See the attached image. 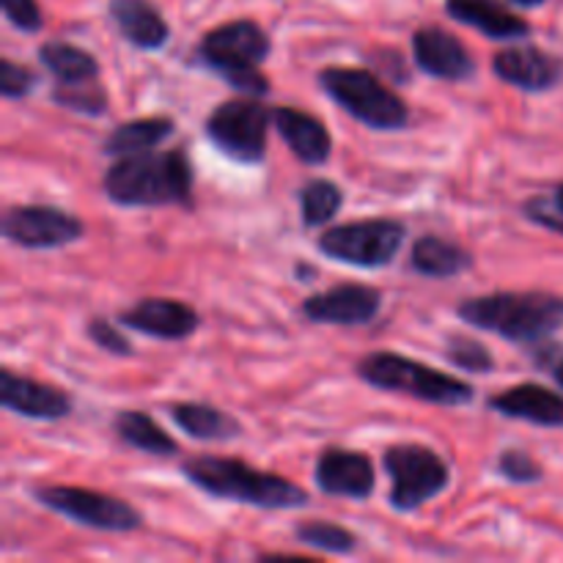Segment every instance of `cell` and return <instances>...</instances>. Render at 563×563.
Wrapping results in <instances>:
<instances>
[{
	"mask_svg": "<svg viewBox=\"0 0 563 563\" xmlns=\"http://www.w3.org/2000/svg\"><path fill=\"white\" fill-rule=\"evenodd\" d=\"M405 236L407 225L401 220L366 218L330 225L324 234H319L317 247L333 262L361 269H377L388 267L399 256Z\"/></svg>",
	"mask_w": 563,
	"mask_h": 563,
	"instance_id": "ba28073f",
	"label": "cell"
},
{
	"mask_svg": "<svg viewBox=\"0 0 563 563\" xmlns=\"http://www.w3.org/2000/svg\"><path fill=\"white\" fill-rule=\"evenodd\" d=\"M38 77L27 66L14 64L11 58L0 60V93L3 99H22L36 88Z\"/></svg>",
	"mask_w": 563,
	"mask_h": 563,
	"instance_id": "836d02e7",
	"label": "cell"
},
{
	"mask_svg": "<svg viewBox=\"0 0 563 563\" xmlns=\"http://www.w3.org/2000/svg\"><path fill=\"white\" fill-rule=\"evenodd\" d=\"M445 361L451 366L462 368V372L473 374H489L495 368V357L482 341L476 339H462V335H451L445 344Z\"/></svg>",
	"mask_w": 563,
	"mask_h": 563,
	"instance_id": "f546056e",
	"label": "cell"
},
{
	"mask_svg": "<svg viewBox=\"0 0 563 563\" xmlns=\"http://www.w3.org/2000/svg\"><path fill=\"white\" fill-rule=\"evenodd\" d=\"M0 234L5 242L25 251H55L86 236V223L77 214L58 207H9L0 218Z\"/></svg>",
	"mask_w": 563,
	"mask_h": 563,
	"instance_id": "8fae6325",
	"label": "cell"
},
{
	"mask_svg": "<svg viewBox=\"0 0 563 563\" xmlns=\"http://www.w3.org/2000/svg\"><path fill=\"white\" fill-rule=\"evenodd\" d=\"M344 207V192L330 179H311L300 190V212L306 229H322Z\"/></svg>",
	"mask_w": 563,
	"mask_h": 563,
	"instance_id": "4316f807",
	"label": "cell"
},
{
	"mask_svg": "<svg viewBox=\"0 0 563 563\" xmlns=\"http://www.w3.org/2000/svg\"><path fill=\"white\" fill-rule=\"evenodd\" d=\"M410 264L427 278H454V275L473 267V256L456 242L443 240L438 234H427L412 245Z\"/></svg>",
	"mask_w": 563,
	"mask_h": 563,
	"instance_id": "cb8c5ba5",
	"label": "cell"
},
{
	"mask_svg": "<svg viewBox=\"0 0 563 563\" xmlns=\"http://www.w3.org/2000/svg\"><path fill=\"white\" fill-rule=\"evenodd\" d=\"M383 308V291L366 284H339L302 300V317L317 324H368Z\"/></svg>",
	"mask_w": 563,
	"mask_h": 563,
	"instance_id": "5bb4252c",
	"label": "cell"
},
{
	"mask_svg": "<svg viewBox=\"0 0 563 563\" xmlns=\"http://www.w3.org/2000/svg\"><path fill=\"white\" fill-rule=\"evenodd\" d=\"M445 11L451 20L476 27L495 42H515L531 33V25L500 0H445Z\"/></svg>",
	"mask_w": 563,
	"mask_h": 563,
	"instance_id": "ffe728a7",
	"label": "cell"
},
{
	"mask_svg": "<svg viewBox=\"0 0 563 563\" xmlns=\"http://www.w3.org/2000/svg\"><path fill=\"white\" fill-rule=\"evenodd\" d=\"M108 14L124 42L137 49H159L168 44L170 25L152 0H110Z\"/></svg>",
	"mask_w": 563,
	"mask_h": 563,
	"instance_id": "44dd1931",
	"label": "cell"
},
{
	"mask_svg": "<svg viewBox=\"0 0 563 563\" xmlns=\"http://www.w3.org/2000/svg\"><path fill=\"white\" fill-rule=\"evenodd\" d=\"M53 102L82 115H102L108 110V91L97 77L80 82H58L53 88Z\"/></svg>",
	"mask_w": 563,
	"mask_h": 563,
	"instance_id": "f1b7e54d",
	"label": "cell"
},
{
	"mask_svg": "<svg viewBox=\"0 0 563 563\" xmlns=\"http://www.w3.org/2000/svg\"><path fill=\"white\" fill-rule=\"evenodd\" d=\"M168 416L187 438L203 440V443H218V440L225 443V440H236L242 434V423L234 416L212 405H201V401L170 405Z\"/></svg>",
	"mask_w": 563,
	"mask_h": 563,
	"instance_id": "7402d4cb",
	"label": "cell"
},
{
	"mask_svg": "<svg viewBox=\"0 0 563 563\" xmlns=\"http://www.w3.org/2000/svg\"><path fill=\"white\" fill-rule=\"evenodd\" d=\"M273 124L300 163L324 165L333 154V137L317 115L297 108H275Z\"/></svg>",
	"mask_w": 563,
	"mask_h": 563,
	"instance_id": "d6986e66",
	"label": "cell"
},
{
	"mask_svg": "<svg viewBox=\"0 0 563 563\" xmlns=\"http://www.w3.org/2000/svg\"><path fill=\"white\" fill-rule=\"evenodd\" d=\"M102 190L115 207L192 209V165L185 148L119 157L102 176Z\"/></svg>",
	"mask_w": 563,
	"mask_h": 563,
	"instance_id": "6da1fadb",
	"label": "cell"
},
{
	"mask_svg": "<svg viewBox=\"0 0 563 563\" xmlns=\"http://www.w3.org/2000/svg\"><path fill=\"white\" fill-rule=\"evenodd\" d=\"M357 377L377 390L405 394L438 407H462L476 399L473 385L462 383L454 374L438 372V368H429L427 363L399 355V352L366 355L357 363Z\"/></svg>",
	"mask_w": 563,
	"mask_h": 563,
	"instance_id": "5b68a950",
	"label": "cell"
},
{
	"mask_svg": "<svg viewBox=\"0 0 563 563\" xmlns=\"http://www.w3.org/2000/svg\"><path fill=\"white\" fill-rule=\"evenodd\" d=\"M273 124V110L264 108L258 97H236L218 104L209 113L207 137L218 152L242 165H258L267 157V130Z\"/></svg>",
	"mask_w": 563,
	"mask_h": 563,
	"instance_id": "9c48e42d",
	"label": "cell"
},
{
	"mask_svg": "<svg viewBox=\"0 0 563 563\" xmlns=\"http://www.w3.org/2000/svg\"><path fill=\"white\" fill-rule=\"evenodd\" d=\"M542 350H544L542 355H537L539 368H548V372L553 374L555 383H559L563 388V352L559 350V346L550 344V341H542Z\"/></svg>",
	"mask_w": 563,
	"mask_h": 563,
	"instance_id": "d590c367",
	"label": "cell"
},
{
	"mask_svg": "<svg viewBox=\"0 0 563 563\" xmlns=\"http://www.w3.org/2000/svg\"><path fill=\"white\" fill-rule=\"evenodd\" d=\"M33 498L44 509L55 511V515L66 517L77 526L93 528V531L130 533L143 526V515L135 506L115 498V495L97 493V489L55 484V487H36Z\"/></svg>",
	"mask_w": 563,
	"mask_h": 563,
	"instance_id": "30bf717a",
	"label": "cell"
},
{
	"mask_svg": "<svg viewBox=\"0 0 563 563\" xmlns=\"http://www.w3.org/2000/svg\"><path fill=\"white\" fill-rule=\"evenodd\" d=\"M119 322L148 339L187 341L198 330L201 319H198L196 308H190L187 302L168 300V297H146L121 311Z\"/></svg>",
	"mask_w": 563,
	"mask_h": 563,
	"instance_id": "2e32d148",
	"label": "cell"
},
{
	"mask_svg": "<svg viewBox=\"0 0 563 563\" xmlns=\"http://www.w3.org/2000/svg\"><path fill=\"white\" fill-rule=\"evenodd\" d=\"M313 482L328 498L366 500L377 487L374 462L363 451L324 449L313 467Z\"/></svg>",
	"mask_w": 563,
	"mask_h": 563,
	"instance_id": "4fadbf2b",
	"label": "cell"
},
{
	"mask_svg": "<svg viewBox=\"0 0 563 563\" xmlns=\"http://www.w3.org/2000/svg\"><path fill=\"white\" fill-rule=\"evenodd\" d=\"M297 542L306 544V548L322 550V553L333 555H346L357 548V537L352 531H346L344 526H335L328 520H306L300 526H295Z\"/></svg>",
	"mask_w": 563,
	"mask_h": 563,
	"instance_id": "83f0119b",
	"label": "cell"
},
{
	"mask_svg": "<svg viewBox=\"0 0 563 563\" xmlns=\"http://www.w3.org/2000/svg\"><path fill=\"white\" fill-rule=\"evenodd\" d=\"M273 53L267 31L256 20H231L212 27L198 44V60L245 97H267L269 80L258 66Z\"/></svg>",
	"mask_w": 563,
	"mask_h": 563,
	"instance_id": "277c9868",
	"label": "cell"
},
{
	"mask_svg": "<svg viewBox=\"0 0 563 563\" xmlns=\"http://www.w3.org/2000/svg\"><path fill=\"white\" fill-rule=\"evenodd\" d=\"M511 3H517V5H526V9H537V5H542L544 0H511Z\"/></svg>",
	"mask_w": 563,
	"mask_h": 563,
	"instance_id": "8d00e7d4",
	"label": "cell"
},
{
	"mask_svg": "<svg viewBox=\"0 0 563 563\" xmlns=\"http://www.w3.org/2000/svg\"><path fill=\"white\" fill-rule=\"evenodd\" d=\"M456 317L511 344L537 346L563 328V297L553 291H495L460 302Z\"/></svg>",
	"mask_w": 563,
	"mask_h": 563,
	"instance_id": "7a4b0ae2",
	"label": "cell"
},
{
	"mask_svg": "<svg viewBox=\"0 0 563 563\" xmlns=\"http://www.w3.org/2000/svg\"><path fill=\"white\" fill-rule=\"evenodd\" d=\"M412 60L429 77L445 82H465L476 75V58L451 31L438 25L412 33Z\"/></svg>",
	"mask_w": 563,
	"mask_h": 563,
	"instance_id": "7c38bea8",
	"label": "cell"
},
{
	"mask_svg": "<svg viewBox=\"0 0 563 563\" xmlns=\"http://www.w3.org/2000/svg\"><path fill=\"white\" fill-rule=\"evenodd\" d=\"M493 71L498 80L528 93H542L563 80V58L533 44L500 49L493 58Z\"/></svg>",
	"mask_w": 563,
	"mask_h": 563,
	"instance_id": "9a60e30c",
	"label": "cell"
},
{
	"mask_svg": "<svg viewBox=\"0 0 563 563\" xmlns=\"http://www.w3.org/2000/svg\"><path fill=\"white\" fill-rule=\"evenodd\" d=\"M487 405L489 410H495L498 416L528 421L533 423V427L563 429V396L544 388V385H515V388L504 390V394L489 396Z\"/></svg>",
	"mask_w": 563,
	"mask_h": 563,
	"instance_id": "ac0fdd59",
	"label": "cell"
},
{
	"mask_svg": "<svg viewBox=\"0 0 563 563\" xmlns=\"http://www.w3.org/2000/svg\"><path fill=\"white\" fill-rule=\"evenodd\" d=\"M0 5H3L5 20H9L16 31L38 33L44 27V16L36 0H0Z\"/></svg>",
	"mask_w": 563,
	"mask_h": 563,
	"instance_id": "e575fe53",
	"label": "cell"
},
{
	"mask_svg": "<svg viewBox=\"0 0 563 563\" xmlns=\"http://www.w3.org/2000/svg\"><path fill=\"white\" fill-rule=\"evenodd\" d=\"M498 476L506 478V482H511V484H537V482H542V478H544V471L531 454H526V451L509 449V451H504V454H500Z\"/></svg>",
	"mask_w": 563,
	"mask_h": 563,
	"instance_id": "1f68e13d",
	"label": "cell"
},
{
	"mask_svg": "<svg viewBox=\"0 0 563 563\" xmlns=\"http://www.w3.org/2000/svg\"><path fill=\"white\" fill-rule=\"evenodd\" d=\"M522 212L531 223L555 231L563 236V185L555 187L553 196H533L522 203Z\"/></svg>",
	"mask_w": 563,
	"mask_h": 563,
	"instance_id": "4dcf8cb0",
	"label": "cell"
},
{
	"mask_svg": "<svg viewBox=\"0 0 563 563\" xmlns=\"http://www.w3.org/2000/svg\"><path fill=\"white\" fill-rule=\"evenodd\" d=\"M385 473L390 476V506L401 515L418 511L443 495L451 484V467L434 449L421 443L390 445L383 454Z\"/></svg>",
	"mask_w": 563,
	"mask_h": 563,
	"instance_id": "52a82bcc",
	"label": "cell"
},
{
	"mask_svg": "<svg viewBox=\"0 0 563 563\" xmlns=\"http://www.w3.org/2000/svg\"><path fill=\"white\" fill-rule=\"evenodd\" d=\"M181 476L212 498L234 500L256 509L289 511L306 509L311 504L300 484L225 456H190L181 462Z\"/></svg>",
	"mask_w": 563,
	"mask_h": 563,
	"instance_id": "3957f363",
	"label": "cell"
},
{
	"mask_svg": "<svg viewBox=\"0 0 563 563\" xmlns=\"http://www.w3.org/2000/svg\"><path fill=\"white\" fill-rule=\"evenodd\" d=\"M38 60L55 77V82H80L99 77V64L88 49L69 42H44Z\"/></svg>",
	"mask_w": 563,
	"mask_h": 563,
	"instance_id": "484cf974",
	"label": "cell"
},
{
	"mask_svg": "<svg viewBox=\"0 0 563 563\" xmlns=\"http://www.w3.org/2000/svg\"><path fill=\"white\" fill-rule=\"evenodd\" d=\"M86 333H88V339H91L102 352H110V355H115V357L135 355L130 339H126V335L121 333L115 324H110L108 319H99V317L91 319V322L86 324Z\"/></svg>",
	"mask_w": 563,
	"mask_h": 563,
	"instance_id": "d6a6232c",
	"label": "cell"
},
{
	"mask_svg": "<svg viewBox=\"0 0 563 563\" xmlns=\"http://www.w3.org/2000/svg\"><path fill=\"white\" fill-rule=\"evenodd\" d=\"M322 91L341 110L372 130H401L410 121V108L405 99L385 86L377 71L357 69V66H328L319 71Z\"/></svg>",
	"mask_w": 563,
	"mask_h": 563,
	"instance_id": "8992f818",
	"label": "cell"
},
{
	"mask_svg": "<svg viewBox=\"0 0 563 563\" xmlns=\"http://www.w3.org/2000/svg\"><path fill=\"white\" fill-rule=\"evenodd\" d=\"M0 405L3 410L33 421H60L71 412V396L55 385L14 374L5 366L0 372Z\"/></svg>",
	"mask_w": 563,
	"mask_h": 563,
	"instance_id": "e0dca14e",
	"label": "cell"
},
{
	"mask_svg": "<svg viewBox=\"0 0 563 563\" xmlns=\"http://www.w3.org/2000/svg\"><path fill=\"white\" fill-rule=\"evenodd\" d=\"M113 429L119 434L121 443L130 449L143 451L148 456H176L179 454V443L165 432L159 423H154L152 416L137 410H121L113 418Z\"/></svg>",
	"mask_w": 563,
	"mask_h": 563,
	"instance_id": "d4e9b609",
	"label": "cell"
},
{
	"mask_svg": "<svg viewBox=\"0 0 563 563\" xmlns=\"http://www.w3.org/2000/svg\"><path fill=\"white\" fill-rule=\"evenodd\" d=\"M176 132L174 119L168 115H146V119H132L115 126L108 137H104L102 152L110 157H130V154L154 152L159 143L168 141Z\"/></svg>",
	"mask_w": 563,
	"mask_h": 563,
	"instance_id": "603a6c76",
	"label": "cell"
}]
</instances>
